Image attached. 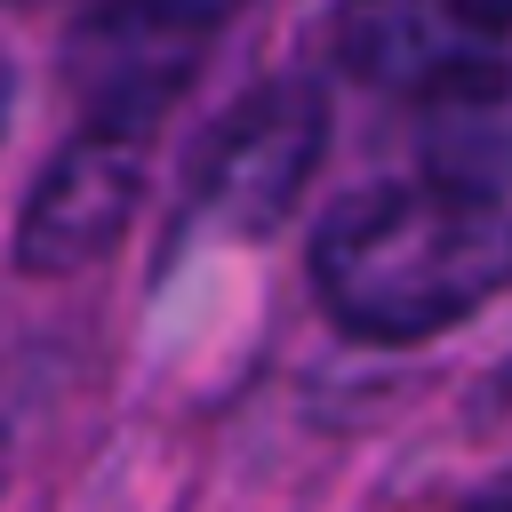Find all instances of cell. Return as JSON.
I'll return each mask as SVG.
<instances>
[{"label":"cell","mask_w":512,"mask_h":512,"mask_svg":"<svg viewBox=\"0 0 512 512\" xmlns=\"http://www.w3.org/2000/svg\"><path fill=\"white\" fill-rule=\"evenodd\" d=\"M312 288L336 328L416 344L512 288V208L488 184L416 176L344 200L312 240Z\"/></svg>","instance_id":"6da1fadb"},{"label":"cell","mask_w":512,"mask_h":512,"mask_svg":"<svg viewBox=\"0 0 512 512\" xmlns=\"http://www.w3.org/2000/svg\"><path fill=\"white\" fill-rule=\"evenodd\" d=\"M320 128H328V112H320L312 80H264L256 96H240L216 120V136L200 144V160H192L176 232L184 240L272 232L296 208V192H304V176L320 160Z\"/></svg>","instance_id":"7a4b0ae2"},{"label":"cell","mask_w":512,"mask_h":512,"mask_svg":"<svg viewBox=\"0 0 512 512\" xmlns=\"http://www.w3.org/2000/svg\"><path fill=\"white\" fill-rule=\"evenodd\" d=\"M232 8L240 0H96L72 32V96L88 128L144 136L184 96Z\"/></svg>","instance_id":"3957f363"},{"label":"cell","mask_w":512,"mask_h":512,"mask_svg":"<svg viewBox=\"0 0 512 512\" xmlns=\"http://www.w3.org/2000/svg\"><path fill=\"white\" fill-rule=\"evenodd\" d=\"M336 56L368 88L464 104L512 64V0H344Z\"/></svg>","instance_id":"277c9868"},{"label":"cell","mask_w":512,"mask_h":512,"mask_svg":"<svg viewBox=\"0 0 512 512\" xmlns=\"http://www.w3.org/2000/svg\"><path fill=\"white\" fill-rule=\"evenodd\" d=\"M136 192H144L136 136H112V128L72 136L40 168V184L16 216V264L24 272H72V264L104 256L120 240V224L136 216Z\"/></svg>","instance_id":"5b68a950"},{"label":"cell","mask_w":512,"mask_h":512,"mask_svg":"<svg viewBox=\"0 0 512 512\" xmlns=\"http://www.w3.org/2000/svg\"><path fill=\"white\" fill-rule=\"evenodd\" d=\"M464 512H512V472H496V480H488V488H480Z\"/></svg>","instance_id":"8992f818"},{"label":"cell","mask_w":512,"mask_h":512,"mask_svg":"<svg viewBox=\"0 0 512 512\" xmlns=\"http://www.w3.org/2000/svg\"><path fill=\"white\" fill-rule=\"evenodd\" d=\"M0 112H8V64H0Z\"/></svg>","instance_id":"52a82bcc"}]
</instances>
